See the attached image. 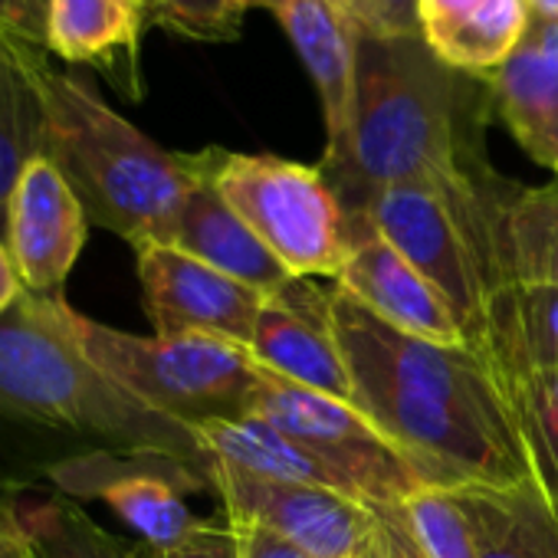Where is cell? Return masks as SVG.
<instances>
[{"mask_svg":"<svg viewBox=\"0 0 558 558\" xmlns=\"http://www.w3.org/2000/svg\"><path fill=\"white\" fill-rule=\"evenodd\" d=\"M329 323L352 404L427 486L535 493L509 395L476 352L398 332L339 287L329 290Z\"/></svg>","mask_w":558,"mask_h":558,"instance_id":"1","label":"cell"},{"mask_svg":"<svg viewBox=\"0 0 558 558\" xmlns=\"http://www.w3.org/2000/svg\"><path fill=\"white\" fill-rule=\"evenodd\" d=\"M57 300L21 293L0 316V493L50 486L60 463L96 450L168 457L207 480L197 434L99 372L60 323Z\"/></svg>","mask_w":558,"mask_h":558,"instance_id":"2","label":"cell"},{"mask_svg":"<svg viewBox=\"0 0 558 558\" xmlns=\"http://www.w3.org/2000/svg\"><path fill=\"white\" fill-rule=\"evenodd\" d=\"M493 86L444 63L424 37H359L349 135L319 171L345 217H365L395 184H434L486 168Z\"/></svg>","mask_w":558,"mask_h":558,"instance_id":"3","label":"cell"},{"mask_svg":"<svg viewBox=\"0 0 558 558\" xmlns=\"http://www.w3.org/2000/svg\"><path fill=\"white\" fill-rule=\"evenodd\" d=\"M44 158H50L89 223L122 236L132 250L174 243L181 207L197 181L194 155L168 151L102 102L83 80L40 73Z\"/></svg>","mask_w":558,"mask_h":558,"instance_id":"4","label":"cell"},{"mask_svg":"<svg viewBox=\"0 0 558 558\" xmlns=\"http://www.w3.org/2000/svg\"><path fill=\"white\" fill-rule=\"evenodd\" d=\"M60 323L83 355L145 408L197 427L246 414L259 365L246 345L217 336H135L96 323L57 300Z\"/></svg>","mask_w":558,"mask_h":558,"instance_id":"5","label":"cell"},{"mask_svg":"<svg viewBox=\"0 0 558 558\" xmlns=\"http://www.w3.org/2000/svg\"><path fill=\"white\" fill-rule=\"evenodd\" d=\"M201 155L223 201L296 279H339L349 259V223L319 165L223 148Z\"/></svg>","mask_w":558,"mask_h":558,"instance_id":"6","label":"cell"},{"mask_svg":"<svg viewBox=\"0 0 558 558\" xmlns=\"http://www.w3.org/2000/svg\"><path fill=\"white\" fill-rule=\"evenodd\" d=\"M272 424L339 470L368 506H404L421 486L408 457L352 401L303 388L259 368L246 414Z\"/></svg>","mask_w":558,"mask_h":558,"instance_id":"7","label":"cell"},{"mask_svg":"<svg viewBox=\"0 0 558 558\" xmlns=\"http://www.w3.org/2000/svg\"><path fill=\"white\" fill-rule=\"evenodd\" d=\"M365 217L424 272L453 313L466 349L483 359L486 296L480 263L444 184H395L372 201Z\"/></svg>","mask_w":558,"mask_h":558,"instance_id":"8","label":"cell"},{"mask_svg":"<svg viewBox=\"0 0 558 558\" xmlns=\"http://www.w3.org/2000/svg\"><path fill=\"white\" fill-rule=\"evenodd\" d=\"M207 483L236 525H256L313 558H355L378 519L368 502L290 480H269L210 457Z\"/></svg>","mask_w":558,"mask_h":558,"instance_id":"9","label":"cell"},{"mask_svg":"<svg viewBox=\"0 0 558 558\" xmlns=\"http://www.w3.org/2000/svg\"><path fill=\"white\" fill-rule=\"evenodd\" d=\"M210 489L191 466L155 453L96 450L60 463L50 473V493L70 499H102L145 545L171 548L184 542L204 519H197L184 493Z\"/></svg>","mask_w":558,"mask_h":558,"instance_id":"10","label":"cell"},{"mask_svg":"<svg viewBox=\"0 0 558 558\" xmlns=\"http://www.w3.org/2000/svg\"><path fill=\"white\" fill-rule=\"evenodd\" d=\"M135 263L155 336H217L250 349L266 296L174 243L138 246Z\"/></svg>","mask_w":558,"mask_h":558,"instance_id":"11","label":"cell"},{"mask_svg":"<svg viewBox=\"0 0 558 558\" xmlns=\"http://www.w3.org/2000/svg\"><path fill=\"white\" fill-rule=\"evenodd\" d=\"M89 217L50 158H34L8 201L4 246L14 259L24 293L63 296L66 279L86 246Z\"/></svg>","mask_w":558,"mask_h":558,"instance_id":"12","label":"cell"},{"mask_svg":"<svg viewBox=\"0 0 558 558\" xmlns=\"http://www.w3.org/2000/svg\"><path fill=\"white\" fill-rule=\"evenodd\" d=\"M345 223L349 259L336 287L398 332L437 345H466L453 313L424 272L398 246H391L368 217H345Z\"/></svg>","mask_w":558,"mask_h":558,"instance_id":"13","label":"cell"},{"mask_svg":"<svg viewBox=\"0 0 558 558\" xmlns=\"http://www.w3.org/2000/svg\"><path fill=\"white\" fill-rule=\"evenodd\" d=\"M250 355L259 368L287 381L342 401L355 398L345 355L329 323V290H313L310 279H296L287 293L266 300L253 329Z\"/></svg>","mask_w":558,"mask_h":558,"instance_id":"14","label":"cell"},{"mask_svg":"<svg viewBox=\"0 0 558 558\" xmlns=\"http://www.w3.org/2000/svg\"><path fill=\"white\" fill-rule=\"evenodd\" d=\"M151 14L142 0H50L47 50L73 66H93L125 99L145 96L142 34Z\"/></svg>","mask_w":558,"mask_h":558,"instance_id":"15","label":"cell"},{"mask_svg":"<svg viewBox=\"0 0 558 558\" xmlns=\"http://www.w3.org/2000/svg\"><path fill=\"white\" fill-rule=\"evenodd\" d=\"M194 165H197V181L181 207L174 246L240 279V283H246L266 300L287 293L296 283V276L269 253V246L223 201V194L217 191V184L204 168L201 151H194Z\"/></svg>","mask_w":558,"mask_h":558,"instance_id":"16","label":"cell"},{"mask_svg":"<svg viewBox=\"0 0 558 558\" xmlns=\"http://www.w3.org/2000/svg\"><path fill=\"white\" fill-rule=\"evenodd\" d=\"M496 116L522 151L558 174V47L548 21L529 17V27L506 63L489 76Z\"/></svg>","mask_w":558,"mask_h":558,"instance_id":"17","label":"cell"},{"mask_svg":"<svg viewBox=\"0 0 558 558\" xmlns=\"http://www.w3.org/2000/svg\"><path fill=\"white\" fill-rule=\"evenodd\" d=\"M276 14L300 60L306 63L326 116V151H336L352 122L359 27L339 11L336 0H263Z\"/></svg>","mask_w":558,"mask_h":558,"instance_id":"18","label":"cell"},{"mask_svg":"<svg viewBox=\"0 0 558 558\" xmlns=\"http://www.w3.org/2000/svg\"><path fill=\"white\" fill-rule=\"evenodd\" d=\"M529 27L522 0H421V37L460 73L489 80Z\"/></svg>","mask_w":558,"mask_h":558,"instance_id":"19","label":"cell"},{"mask_svg":"<svg viewBox=\"0 0 558 558\" xmlns=\"http://www.w3.org/2000/svg\"><path fill=\"white\" fill-rule=\"evenodd\" d=\"M194 434L204 444L207 457H217L246 473L269 476V480H290V483H310V486H323V489H336V493L362 499L359 489L339 470H332L319 453H313L296 437L276 430L272 424H263L256 417L204 421L194 427Z\"/></svg>","mask_w":558,"mask_h":558,"instance_id":"20","label":"cell"},{"mask_svg":"<svg viewBox=\"0 0 558 558\" xmlns=\"http://www.w3.org/2000/svg\"><path fill=\"white\" fill-rule=\"evenodd\" d=\"M40 47L0 37V240L8 230V201L21 171L44 155Z\"/></svg>","mask_w":558,"mask_h":558,"instance_id":"21","label":"cell"},{"mask_svg":"<svg viewBox=\"0 0 558 558\" xmlns=\"http://www.w3.org/2000/svg\"><path fill=\"white\" fill-rule=\"evenodd\" d=\"M476 558H558V522L535 493L457 489Z\"/></svg>","mask_w":558,"mask_h":558,"instance_id":"22","label":"cell"},{"mask_svg":"<svg viewBox=\"0 0 558 558\" xmlns=\"http://www.w3.org/2000/svg\"><path fill=\"white\" fill-rule=\"evenodd\" d=\"M17 519L34 545V558H155L145 542H129L102 529L76 499L17 496Z\"/></svg>","mask_w":558,"mask_h":558,"instance_id":"23","label":"cell"},{"mask_svg":"<svg viewBox=\"0 0 558 558\" xmlns=\"http://www.w3.org/2000/svg\"><path fill=\"white\" fill-rule=\"evenodd\" d=\"M502 240L519 283L558 287V178L538 187L509 184Z\"/></svg>","mask_w":558,"mask_h":558,"instance_id":"24","label":"cell"},{"mask_svg":"<svg viewBox=\"0 0 558 558\" xmlns=\"http://www.w3.org/2000/svg\"><path fill=\"white\" fill-rule=\"evenodd\" d=\"M512 414L532 486L558 522V372L525 375L512 391Z\"/></svg>","mask_w":558,"mask_h":558,"instance_id":"25","label":"cell"},{"mask_svg":"<svg viewBox=\"0 0 558 558\" xmlns=\"http://www.w3.org/2000/svg\"><path fill=\"white\" fill-rule=\"evenodd\" d=\"M414 538L430 558H476V542L470 519L460 506L457 489L421 486L401 506Z\"/></svg>","mask_w":558,"mask_h":558,"instance_id":"26","label":"cell"},{"mask_svg":"<svg viewBox=\"0 0 558 558\" xmlns=\"http://www.w3.org/2000/svg\"><path fill=\"white\" fill-rule=\"evenodd\" d=\"M558 372V287H525L515 293L512 391L525 375Z\"/></svg>","mask_w":558,"mask_h":558,"instance_id":"27","label":"cell"},{"mask_svg":"<svg viewBox=\"0 0 558 558\" xmlns=\"http://www.w3.org/2000/svg\"><path fill=\"white\" fill-rule=\"evenodd\" d=\"M263 0H158L155 24L194 40H230Z\"/></svg>","mask_w":558,"mask_h":558,"instance_id":"28","label":"cell"},{"mask_svg":"<svg viewBox=\"0 0 558 558\" xmlns=\"http://www.w3.org/2000/svg\"><path fill=\"white\" fill-rule=\"evenodd\" d=\"M362 37H421V0H336Z\"/></svg>","mask_w":558,"mask_h":558,"instance_id":"29","label":"cell"},{"mask_svg":"<svg viewBox=\"0 0 558 558\" xmlns=\"http://www.w3.org/2000/svg\"><path fill=\"white\" fill-rule=\"evenodd\" d=\"M151 555L155 558H240V529L227 515L204 519L184 542L161 551L151 548Z\"/></svg>","mask_w":558,"mask_h":558,"instance_id":"30","label":"cell"},{"mask_svg":"<svg viewBox=\"0 0 558 558\" xmlns=\"http://www.w3.org/2000/svg\"><path fill=\"white\" fill-rule=\"evenodd\" d=\"M375 519H378V532H381V542H385V551L388 558H430L421 542L414 538L401 506H372Z\"/></svg>","mask_w":558,"mask_h":558,"instance_id":"31","label":"cell"},{"mask_svg":"<svg viewBox=\"0 0 558 558\" xmlns=\"http://www.w3.org/2000/svg\"><path fill=\"white\" fill-rule=\"evenodd\" d=\"M236 529H240V558H313L310 551L296 548L293 542L279 538L266 529L256 525H236Z\"/></svg>","mask_w":558,"mask_h":558,"instance_id":"32","label":"cell"},{"mask_svg":"<svg viewBox=\"0 0 558 558\" xmlns=\"http://www.w3.org/2000/svg\"><path fill=\"white\" fill-rule=\"evenodd\" d=\"M17 496L0 493V558H34V545L17 519Z\"/></svg>","mask_w":558,"mask_h":558,"instance_id":"33","label":"cell"},{"mask_svg":"<svg viewBox=\"0 0 558 558\" xmlns=\"http://www.w3.org/2000/svg\"><path fill=\"white\" fill-rule=\"evenodd\" d=\"M0 37H11V40H24V44H34L44 50L37 31H34V21H31V11L24 0H0Z\"/></svg>","mask_w":558,"mask_h":558,"instance_id":"34","label":"cell"},{"mask_svg":"<svg viewBox=\"0 0 558 558\" xmlns=\"http://www.w3.org/2000/svg\"><path fill=\"white\" fill-rule=\"evenodd\" d=\"M24 287H21V276L14 269V259L4 246V240H0V316H4L17 300H21Z\"/></svg>","mask_w":558,"mask_h":558,"instance_id":"35","label":"cell"},{"mask_svg":"<svg viewBox=\"0 0 558 558\" xmlns=\"http://www.w3.org/2000/svg\"><path fill=\"white\" fill-rule=\"evenodd\" d=\"M27 11H31V21H34V31L47 50V11H50V0H24Z\"/></svg>","mask_w":558,"mask_h":558,"instance_id":"36","label":"cell"},{"mask_svg":"<svg viewBox=\"0 0 558 558\" xmlns=\"http://www.w3.org/2000/svg\"><path fill=\"white\" fill-rule=\"evenodd\" d=\"M522 4H525V14L529 17L558 24V0H522Z\"/></svg>","mask_w":558,"mask_h":558,"instance_id":"37","label":"cell"},{"mask_svg":"<svg viewBox=\"0 0 558 558\" xmlns=\"http://www.w3.org/2000/svg\"><path fill=\"white\" fill-rule=\"evenodd\" d=\"M355 558H388V551H385V542H381V532H378V525H375V532L362 542V548L355 551Z\"/></svg>","mask_w":558,"mask_h":558,"instance_id":"38","label":"cell"},{"mask_svg":"<svg viewBox=\"0 0 558 558\" xmlns=\"http://www.w3.org/2000/svg\"><path fill=\"white\" fill-rule=\"evenodd\" d=\"M142 4L148 8V14H151V24H155V11H158V0H142Z\"/></svg>","mask_w":558,"mask_h":558,"instance_id":"39","label":"cell"},{"mask_svg":"<svg viewBox=\"0 0 558 558\" xmlns=\"http://www.w3.org/2000/svg\"><path fill=\"white\" fill-rule=\"evenodd\" d=\"M548 31H551V40H555V47H558V24H551V21H548Z\"/></svg>","mask_w":558,"mask_h":558,"instance_id":"40","label":"cell"},{"mask_svg":"<svg viewBox=\"0 0 558 558\" xmlns=\"http://www.w3.org/2000/svg\"><path fill=\"white\" fill-rule=\"evenodd\" d=\"M555 178H558V174H555Z\"/></svg>","mask_w":558,"mask_h":558,"instance_id":"41","label":"cell"}]
</instances>
